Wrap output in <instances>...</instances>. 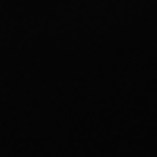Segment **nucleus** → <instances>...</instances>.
I'll list each match as a JSON object with an SVG mask.
<instances>
[]
</instances>
